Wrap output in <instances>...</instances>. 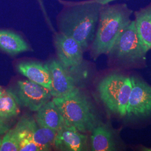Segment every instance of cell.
Segmentation results:
<instances>
[{
	"instance_id": "1",
	"label": "cell",
	"mask_w": 151,
	"mask_h": 151,
	"mask_svg": "<svg viewBox=\"0 0 151 151\" xmlns=\"http://www.w3.org/2000/svg\"><path fill=\"white\" fill-rule=\"evenodd\" d=\"M63 6L56 17L58 32L74 39L84 52L95 37L102 5L91 0H58Z\"/></svg>"
},
{
	"instance_id": "2",
	"label": "cell",
	"mask_w": 151,
	"mask_h": 151,
	"mask_svg": "<svg viewBox=\"0 0 151 151\" xmlns=\"http://www.w3.org/2000/svg\"><path fill=\"white\" fill-rule=\"evenodd\" d=\"M133 11L125 4L101 6L90 54L96 60L103 54H108L116 39L130 22Z\"/></svg>"
},
{
	"instance_id": "3",
	"label": "cell",
	"mask_w": 151,
	"mask_h": 151,
	"mask_svg": "<svg viewBox=\"0 0 151 151\" xmlns=\"http://www.w3.org/2000/svg\"><path fill=\"white\" fill-rule=\"evenodd\" d=\"M52 100L65 120L82 133L91 132L99 124L92 103L78 88L65 96L53 97Z\"/></svg>"
},
{
	"instance_id": "4",
	"label": "cell",
	"mask_w": 151,
	"mask_h": 151,
	"mask_svg": "<svg viewBox=\"0 0 151 151\" xmlns=\"http://www.w3.org/2000/svg\"><path fill=\"white\" fill-rule=\"evenodd\" d=\"M132 84L130 77L113 73L100 81L97 90L105 106L113 113L126 116Z\"/></svg>"
},
{
	"instance_id": "5",
	"label": "cell",
	"mask_w": 151,
	"mask_h": 151,
	"mask_svg": "<svg viewBox=\"0 0 151 151\" xmlns=\"http://www.w3.org/2000/svg\"><path fill=\"white\" fill-rule=\"evenodd\" d=\"M146 50L132 20L120 33L109 55L120 64L133 65L146 59Z\"/></svg>"
},
{
	"instance_id": "6",
	"label": "cell",
	"mask_w": 151,
	"mask_h": 151,
	"mask_svg": "<svg viewBox=\"0 0 151 151\" xmlns=\"http://www.w3.org/2000/svg\"><path fill=\"white\" fill-rule=\"evenodd\" d=\"M12 91L19 105L32 111H37L52 97L47 88L28 79L17 81L14 90Z\"/></svg>"
},
{
	"instance_id": "7",
	"label": "cell",
	"mask_w": 151,
	"mask_h": 151,
	"mask_svg": "<svg viewBox=\"0 0 151 151\" xmlns=\"http://www.w3.org/2000/svg\"><path fill=\"white\" fill-rule=\"evenodd\" d=\"M130 79L132 87L126 116L134 119L151 116V86L137 77L132 76Z\"/></svg>"
},
{
	"instance_id": "8",
	"label": "cell",
	"mask_w": 151,
	"mask_h": 151,
	"mask_svg": "<svg viewBox=\"0 0 151 151\" xmlns=\"http://www.w3.org/2000/svg\"><path fill=\"white\" fill-rule=\"evenodd\" d=\"M53 43L58 60L68 70H73L82 64L84 51L74 39L54 32Z\"/></svg>"
},
{
	"instance_id": "9",
	"label": "cell",
	"mask_w": 151,
	"mask_h": 151,
	"mask_svg": "<svg viewBox=\"0 0 151 151\" xmlns=\"http://www.w3.org/2000/svg\"><path fill=\"white\" fill-rule=\"evenodd\" d=\"M48 65L51 78L50 91L52 97L65 96L75 90L77 87L74 78L59 60H51Z\"/></svg>"
},
{
	"instance_id": "10",
	"label": "cell",
	"mask_w": 151,
	"mask_h": 151,
	"mask_svg": "<svg viewBox=\"0 0 151 151\" xmlns=\"http://www.w3.org/2000/svg\"><path fill=\"white\" fill-rule=\"evenodd\" d=\"M87 137L66 120L57 131L54 146L60 151H82L86 150Z\"/></svg>"
},
{
	"instance_id": "11",
	"label": "cell",
	"mask_w": 151,
	"mask_h": 151,
	"mask_svg": "<svg viewBox=\"0 0 151 151\" xmlns=\"http://www.w3.org/2000/svg\"><path fill=\"white\" fill-rule=\"evenodd\" d=\"M17 71L30 81L47 88H51V78L48 63L37 61H23L16 65Z\"/></svg>"
},
{
	"instance_id": "12",
	"label": "cell",
	"mask_w": 151,
	"mask_h": 151,
	"mask_svg": "<svg viewBox=\"0 0 151 151\" xmlns=\"http://www.w3.org/2000/svg\"><path fill=\"white\" fill-rule=\"evenodd\" d=\"M0 50L10 55H16L32 51V49L20 33L9 29H0Z\"/></svg>"
},
{
	"instance_id": "13",
	"label": "cell",
	"mask_w": 151,
	"mask_h": 151,
	"mask_svg": "<svg viewBox=\"0 0 151 151\" xmlns=\"http://www.w3.org/2000/svg\"><path fill=\"white\" fill-rule=\"evenodd\" d=\"M37 112L35 121L41 127L58 131L65 122L52 100L45 104Z\"/></svg>"
},
{
	"instance_id": "14",
	"label": "cell",
	"mask_w": 151,
	"mask_h": 151,
	"mask_svg": "<svg viewBox=\"0 0 151 151\" xmlns=\"http://www.w3.org/2000/svg\"><path fill=\"white\" fill-rule=\"evenodd\" d=\"M91 149L93 151H114L117 145L111 129L106 125L97 124L91 131Z\"/></svg>"
},
{
	"instance_id": "15",
	"label": "cell",
	"mask_w": 151,
	"mask_h": 151,
	"mask_svg": "<svg viewBox=\"0 0 151 151\" xmlns=\"http://www.w3.org/2000/svg\"><path fill=\"white\" fill-rule=\"evenodd\" d=\"M134 22L140 41L148 52L151 49V3L135 12Z\"/></svg>"
},
{
	"instance_id": "16",
	"label": "cell",
	"mask_w": 151,
	"mask_h": 151,
	"mask_svg": "<svg viewBox=\"0 0 151 151\" xmlns=\"http://www.w3.org/2000/svg\"><path fill=\"white\" fill-rule=\"evenodd\" d=\"M29 127L32 140L43 151H50L54 146L57 131L39 125L35 119L29 117Z\"/></svg>"
},
{
	"instance_id": "17",
	"label": "cell",
	"mask_w": 151,
	"mask_h": 151,
	"mask_svg": "<svg viewBox=\"0 0 151 151\" xmlns=\"http://www.w3.org/2000/svg\"><path fill=\"white\" fill-rule=\"evenodd\" d=\"M20 112L19 104L11 90H6L0 96V118L10 119L17 116Z\"/></svg>"
},
{
	"instance_id": "18",
	"label": "cell",
	"mask_w": 151,
	"mask_h": 151,
	"mask_svg": "<svg viewBox=\"0 0 151 151\" xmlns=\"http://www.w3.org/2000/svg\"><path fill=\"white\" fill-rule=\"evenodd\" d=\"M0 151H19V142L15 128L10 129L2 137Z\"/></svg>"
},
{
	"instance_id": "19",
	"label": "cell",
	"mask_w": 151,
	"mask_h": 151,
	"mask_svg": "<svg viewBox=\"0 0 151 151\" xmlns=\"http://www.w3.org/2000/svg\"><path fill=\"white\" fill-rule=\"evenodd\" d=\"M36 1H37V2L38 3V5H39V8H40L41 12H42V14L43 15L44 18L45 22H47V24L49 26V27L52 29V30H53L54 29H53V26H52V22H51L50 20V19H49L48 12H47V10H46L45 4L44 3L43 0H36Z\"/></svg>"
},
{
	"instance_id": "20",
	"label": "cell",
	"mask_w": 151,
	"mask_h": 151,
	"mask_svg": "<svg viewBox=\"0 0 151 151\" xmlns=\"http://www.w3.org/2000/svg\"><path fill=\"white\" fill-rule=\"evenodd\" d=\"M9 125L6 123L5 120L0 118V135L5 134L10 129Z\"/></svg>"
},
{
	"instance_id": "21",
	"label": "cell",
	"mask_w": 151,
	"mask_h": 151,
	"mask_svg": "<svg viewBox=\"0 0 151 151\" xmlns=\"http://www.w3.org/2000/svg\"><path fill=\"white\" fill-rule=\"evenodd\" d=\"M91 1H93V2H97L98 4H100L102 5H104L110 4V2H113L115 1H116V0H91Z\"/></svg>"
},
{
	"instance_id": "22",
	"label": "cell",
	"mask_w": 151,
	"mask_h": 151,
	"mask_svg": "<svg viewBox=\"0 0 151 151\" xmlns=\"http://www.w3.org/2000/svg\"><path fill=\"white\" fill-rule=\"evenodd\" d=\"M141 149L142 151H151V148H148L145 147H142Z\"/></svg>"
},
{
	"instance_id": "23",
	"label": "cell",
	"mask_w": 151,
	"mask_h": 151,
	"mask_svg": "<svg viewBox=\"0 0 151 151\" xmlns=\"http://www.w3.org/2000/svg\"><path fill=\"white\" fill-rule=\"evenodd\" d=\"M6 90L5 89H4L2 87H0V96L5 92V91Z\"/></svg>"
},
{
	"instance_id": "24",
	"label": "cell",
	"mask_w": 151,
	"mask_h": 151,
	"mask_svg": "<svg viewBox=\"0 0 151 151\" xmlns=\"http://www.w3.org/2000/svg\"><path fill=\"white\" fill-rule=\"evenodd\" d=\"M1 140H2V138H0V147H1Z\"/></svg>"
}]
</instances>
